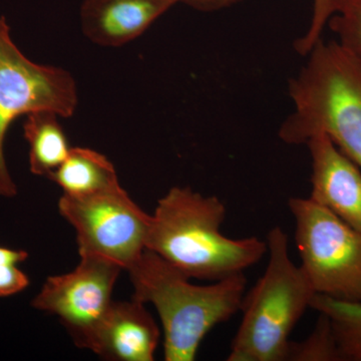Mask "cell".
<instances>
[{
  "label": "cell",
  "mask_w": 361,
  "mask_h": 361,
  "mask_svg": "<svg viewBox=\"0 0 361 361\" xmlns=\"http://www.w3.org/2000/svg\"><path fill=\"white\" fill-rule=\"evenodd\" d=\"M176 4H186L202 13H214L241 4L245 0H174Z\"/></svg>",
  "instance_id": "cell-19"
},
{
  "label": "cell",
  "mask_w": 361,
  "mask_h": 361,
  "mask_svg": "<svg viewBox=\"0 0 361 361\" xmlns=\"http://www.w3.org/2000/svg\"><path fill=\"white\" fill-rule=\"evenodd\" d=\"M268 264L242 300L243 318L228 361H286L290 334L316 295L300 266L292 261L288 236L271 228Z\"/></svg>",
  "instance_id": "cell-4"
},
{
  "label": "cell",
  "mask_w": 361,
  "mask_h": 361,
  "mask_svg": "<svg viewBox=\"0 0 361 361\" xmlns=\"http://www.w3.org/2000/svg\"><path fill=\"white\" fill-rule=\"evenodd\" d=\"M286 361H344L326 315L319 313L314 329L304 341L290 342Z\"/></svg>",
  "instance_id": "cell-15"
},
{
  "label": "cell",
  "mask_w": 361,
  "mask_h": 361,
  "mask_svg": "<svg viewBox=\"0 0 361 361\" xmlns=\"http://www.w3.org/2000/svg\"><path fill=\"white\" fill-rule=\"evenodd\" d=\"M78 104L77 82L70 71L26 58L11 39L6 18L0 16V198H14L18 193L4 154L13 123L37 111L71 118Z\"/></svg>",
  "instance_id": "cell-6"
},
{
  "label": "cell",
  "mask_w": 361,
  "mask_h": 361,
  "mask_svg": "<svg viewBox=\"0 0 361 361\" xmlns=\"http://www.w3.org/2000/svg\"><path fill=\"white\" fill-rule=\"evenodd\" d=\"M227 208L217 196L176 186L159 199L151 215L146 249L189 279L219 281L258 263L266 240L232 239L221 232Z\"/></svg>",
  "instance_id": "cell-1"
},
{
  "label": "cell",
  "mask_w": 361,
  "mask_h": 361,
  "mask_svg": "<svg viewBox=\"0 0 361 361\" xmlns=\"http://www.w3.org/2000/svg\"><path fill=\"white\" fill-rule=\"evenodd\" d=\"M342 0H313L312 16L307 30L296 40L295 51L307 56L318 40L322 39L323 30L331 16L338 11Z\"/></svg>",
  "instance_id": "cell-18"
},
{
  "label": "cell",
  "mask_w": 361,
  "mask_h": 361,
  "mask_svg": "<svg viewBox=\"0 0 361 361\" xmlns=\"http://www.w3.org/2000/svg\"><path fill=\"white\" fill-rule=\"evenodd\" d=\"M59 211L77 233L78 255L99 256L128 271L146 250L151 215L122 186L85 196L63 194Z\"/></svg>",
  "instance_id": "cell-7"
},
{
  "label": "cell",
  "mask_w": 361,
  "mask_h": 361,
  "mask_svg": "<svg viewBox=\"0 0 361 361\" xmlns=\"http://www.w3.org/2000/svg\"><path fill=\"white\" fill-rule=\"evenodd\" d=\"M49 179L70 196H85L121 186L113 163L103 154L82 147L71 148Z\"/></svg>",
  "instance_id": "cell-12"
},
{
  "label": "cell",
  "mask_w": 361,
  "mask_h": 361,
  "mask_svg": "<svg viewBox=\"0 0 361 361\" xmlns=\"http://www.w3.org/2000/svg\"><path fill=\"white\" fill-rule=\"evenodd\" d=\"M71 272L47 278L32 300L35 310L56 316L78 348L87 349L113 303L122 267L99 256L80 254Z\"/></svg>",
  "instance_id": "cell-8"
},
{
  "label": "cell",
  "mask_w": 361,
  "mask_h": 361,
  "mask_svg": "<svg viewBox=\"0 0 361 361\" xmlns=\"http://www.w3.org/2000/svg\"><path fill=\"white\" fill-rule=\"evenodd\" d=\"M327 25L345 51L361 59V0H342Z\"/></svg>",
  "instance_id": "cell-16"
},
{
  "label": "cell",
  "mask_w": 361,
  "mask_h": 361,
  "mask_svg": "<svg viewBox=\"0 0 361 361\" xmlns=\"http://www.w3.org/2000/svg\"><path fill=\"white\" fill-rule=\"evenodd\" d=\"M289 82L293 111L278 135L287 145H305L324 134L361 170V59L336 40L322 39Z\"/></svg>",
  "instance_id": "cell-2"
},
{
  "label": "cell",
  "mask_w": 361,
  "mask_h": 361,
  "mask_svg": "<svg viewBox=\"0 0 361 361\" xmlns=\"http://www.w3.org/2000/svg\"><path fill=\"white\" fill-rule=\"evenodd\" d=\"M27 258V251L0 246V298L16 295L30 286V278L20 268Z\"/></svg>",
  "instance_id": "cell-17"
},
{
  "label": "cell",
  "mask_w": 361,
  "mask_h": 361,
  "mask_svg": "<svg viewBox=\"0 0 361 361\" xmlns=\"http://www.w3.org/2000/svg\"><path fill=\"white\" fill-rule=\"evenodd\" d=\"M310 198L361 232V170L324 134L311 137Z\"/></svg>",
  "instance_id": "cell-9"
},
{
  "label": "cell",
  "mask_w": 361,
  "mask_h": 361,
  "mask_svg": "<svg viewBox=\"0 0 361 361\" xmlns=\"http://www.w3.org/2000/svg\"><path fill=\"white\" fill-rule=\"evenodd\" d=\"M299 265L316 294L361 303V232L310 197H292Z\"/></svg>",
  "instance_id": "cell-5"
},
{
  "label": "cell",
  "mask_w": 361,
  "mask_h": 361,
  "mask_svg": "<svg viewBox=\"0 0 361 361\" xmlns=\"http://www.w3.org/2000/svg\"><path fill=\"white\" fill-rule=\"evenodd\" d=\"M134 298L160 316L166 361H193L207 334L241 310L244 273L210 285H195L154 252L145 250L128 270Z\"/></svg>",
  "instance_id": "cell-3"
},
{
  "label": "cell",
  "mask_w": 361,
  "mask_h": 361,
  "mask_svg": "<svg viewBox=\"0 0 361 361\" xmlns=\"http://www.w3.org/2000/svg\"><path fill=\"white\" fill-rule=\"evenodd\" d=\"M175 4L174 0H82L80 25L92 44L123 47L141 37Z\"/></svg>",
  "instance_id": "cell-11"
},
{
  "label": "cell",
  "mask_w": 361,
  "mask_h": 361,
  "mask_svg": "<svg viewBox=\"0 0 361 361\" xmlns=\"http://www.w3.org/2000/svg\"><path fill=\"white\" fill-rule=\"evenodd\" d=\"M311 308L329 317L344 361H361V303L316 294Z\"/></svg>",
  "instance_id": "cell-14"
},
{
  "label": "cell",
  "mask_w": 361,
  "mask_h": 361,
  "mask_svg": "<svg viewBox=\"0 0 361 361\" xmlns=\"http://www.w3.org/2000/svg\"><path fill=\"white\" fill-rule=\"evenodd\" d=\"M161 331L145 303L114 300L87 348L111 361H153Z\"/></svg>",
  "instance_id": "cell-10"
},
{
  "label": "cell",
  "mask_w": 361,
  "mask_h": 361,
  "mask_svg": "<svg viewBox=\"0 0 361 361\" xmlns=\"http://www.w3.org/2000/svg\"><path fill=\"white\" fill-rule=\"evenodd\" d=\"M54 111H37L25 116L23 137L28 144V164L32 174L49 178L70 152L68 137Z\"/></svg>",
  "instance_id": "cell-13"
}]
</instances>
